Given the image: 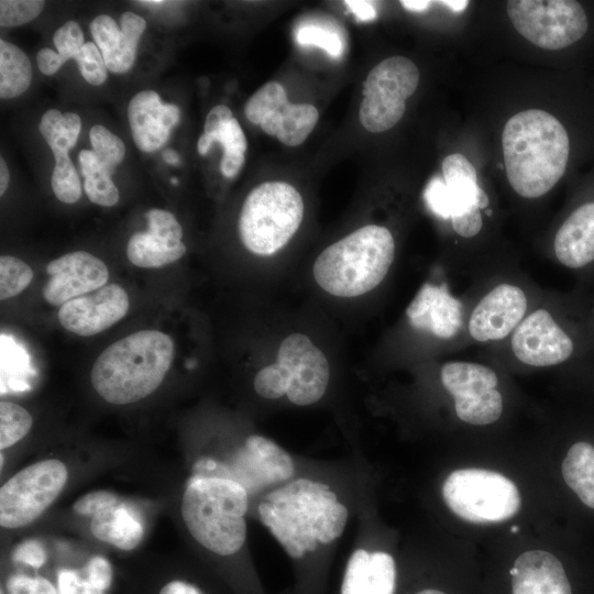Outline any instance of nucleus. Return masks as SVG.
Returning a JSON list of instances; mask_svg holds the SVG:
<instances>
[{"instance_id":"1","label":"nucleus","mask_w":594,"mask_h":594,"mask_svg":"<svg viewBox=\"0 0 594 594\" xmlns=\"http://www.w3.org/2000/svg\"><path fill=\"white\" fill-rule=\"evenodd\" d=\"M257 512L262 524L294 560L333 542L348 521V508L330 486L305 477L268 493Z\"/></svg>"},{"instance_id":"2","label":"nucleus","mask_w":594,"mask_h":594,"mask_svg":"<svg viewBox=\"0 0 594 594\" xmlns=\"http://www.w3.org/2000/svg\"><path fill=\"white\" fill-rule=\"evenodd\" d=\"M506 176L524 198L550 191L563 176L570 140L562 123L551 113L524 110L509 118L502 133Z\"/></svg>"},{"instance_id":"3","label":"nucleus","mask_w":594,"mask_h":594,"mask_svg":"<svg viewBox=\"0 0 594 594\" xmlns=\"http://www.w3.org/2000/svg\"><path fill=\"white\" fill-rule=\"evenodd\" d=\"M173 339L160 330L133 332L107 346L90 372L94 389L106 402L128 405L154 393L169 371Z\"/></svg>"},{"instance_id":"4","label":"nucleus","mask_w":594,"mask_h":594,"mask_svg":"<svg viewBox=\"0 0 594 594\" xmlns=\"http://www.w3.org/2000/svg\"><path fill=\"white\" fill-rule=\"evenodd\" d=\"M395 240L384 226H363L328 245L317 256L312 275L327 294L341 298L365 295L387 276Z\"/></svg>"},{"instance_id":"5","label":"nucleus","mask_w":594,"mask_h":594,"mask_svg":"<svg viewBox=\"0 0 594 594\" xmlns=\"http://www.w3.org/2000/svg\"><path fill=\"white\" fill-rule=\"evenodd\" d=\"M249 493L237 481L219 476H193L184 492L183 520L204 548L232 556L246 539Z\"/></svg>"},{"instance_id":"6","label":"nucleus","mask_w":594,"mask_h":594,"mask_svg":"<svg viewBox=\"0 0 594 594\" xmlns=\"http://www.w3.org/2000/svg\"><path fill=\"white\" fill-rule=\"evenodd\" d=\"M299 191L285 182H265L246 196L239 218V234L248 251L271 256L295 235L304 218Z\"/></svg>"},{"instance_id":"7","label":"nucleus","mask_w":594,"mask_h":594,"mask_svg":"<svg viewBox=\"0 0 594 594\" xmlns=\"http://www.w3.org/2000/svg\"><path fill=\"white\" fill-rule=\"evenodd\" d=\"M449 509L471 524H497L514 517L521 497L516 484L504 474L479 468L452 471L441 488Z\"/></svg>"},{"instance_id":"8","label":"nucleus","mask_w":594,"mask_h":594,"mask_svg":"<svg viewBox=\"0 0 594 594\" xmlns=\"http://www.w3.org/2000/svg\"><path fill=\"white\" fill-rule=\"evenodd\" d=\"M424 197L436 216L451 220L458 235L472 238L482 230L481 210H488L490 198L479 186L476 170L464 155L455 153L443 160L442 177L429 180Z\"/></svg>"},{"instance_id":"9","label":"nucleus","mask_w":594,"mask_h":594,"mask_svg":"<svg viewBox=\"0 0 594 594\" xmlns=\"http://www.w3.org/2000/svg\"><path fill=\"white\" fill-rule=\"evenodd\" d=\"M419 84L416 64L404 56H392L375 65L363 85L359 110L362 127L381 133L395 127L406 110V100Z\"/></svg>"},{"instance_id":"10","label":"nucleus","mask_w":594,"mask_h":594,"mask_svg":"<svg viewBox=\"0 0 594 594\" xmlns=\"http://www.w3.org/2000/svg\"><path fill=\"white\" fill-rule=\"evenodd\" d=\"M507 13L521 36L544 50L570 46L588 29L587 15L574 0H510Z\"/></svg>"},{"instance_id":"11","label":"nucleus","mask_w":594,"mask_h":594,"mask_svg":"<svg viewBox=\"0 0 594 594\" xmlns=\"http://www.w3.org/2000/svg\"><path fill=\"white\" fill-rule=\"evenodd\" d=\"M68 479L56 459L33 463L9 479L0 490V525L13 529L29 525L47 509Z\"/></svg>"},{"instance_id":"12","label":"nucleus","mask_w":594,"mask_h":594,"mask_svg":"<svg viewBox=\"0 0 594 594\" xmlns=\"http://www.w3.org/2000/svg\"><path fill=\"white\" fill-rule=\"evenodd\" d=\"M194 470L193 476L234 480L250 494L289 481L295 473V463L276 442L261 435H252L229 464L204 459L196 463Z\"/></svg>"},{"instance_id":"13","label":"nucleus","mask_w":594,"mask_h":594,"mask_svg":"<svg viewBox=\"0 0 594 594\" xmlns=\"http://www.w3.org/2000/svg\"><path fill=\"white\" fill-rule=\"evenodd\" d=\"M440 380L454 402L457 417L472 426H487L503 413V396L497 373L471 361H448L440 369Z\"/></svg>"},{"instance_id":"14","label":"nucleus","mask_w":594,"mask_h":594,"mask_svg":"<svg viewBox=\"0 0 594 594\" xmlns=\"http://www.w3.org/2000/svg\"><path fill=\"white\" fill-rule=\"evenodd\" d=\"M509 340L516 360L534 367L563 364L579 350L574 331L547 308L529 310Z\"/></svg>"},{"instance_id":"15","label":"nucleus","mask_w":594,"mask_h":594,"mask_svg":"<svg viewBox=\"0 0 594 594\" xmlns=\"http://www.w3.org/2000/svg\"><path fill=\"white\" fill-rule=\"evenodd\" d=\"M276 363L288 381L286 397L297 406L319 402L330 382V363L326 353L305 333L294 332L280 342Z\"/></svg>"},{"instance_id":"16","label":"nucleus","mask_w":594,"mask_h":594,"mask_svg":"<svg viewBox=\"0 0 594 594\" xmlns=\"http://www.w3.org/2000/svg\"><path fill=\"white\" fill-rule=\"evenodd\" d=\"M528 312L526 290L514 283H499L473 307L465 320V330L479 343L502 341L513 334Z\"/></svg>"},{"instance_id":"17","label":"nucleus","mask_w":594,"mask_h":594,"mask_svg":"<svg viewBox=\"0 0 594 594\" xmlns=\"http://www.w3.org/2000/svg\"><path fill=\"white\" fill-rule=\"evenodd\" d=\"M130 299L119 284H107L62 305L57 312L61 326L80 337L100 333L119 322L129 311Z\"/></svg>"},{"instance_id":"18","label":"nucleus","mask_w":594,"mask_h":594,"mask_svg":"<svg viewBox=\"0 0 594 594\" xmlns=\"http://www.w3.org/2000/svg\"><path fill=\"white\" fill-rule=\"evenodd\" d=\"M46 273L50 278L43 288V297L59 307L107 285L109 279L105 262L86 251L66 253L51 261Z\"/></svg>"},{"instance_id":"19","label":"nucleus","mask_w":594,"mask_h":594,"mask_svg":"<svg viewBox=\"0 0 594 594\" xmlns=\"http://www.w3.org/2000/svg\"><path fill=\"white\" fill-rule=\"evenodd\" d=\"M179 117V108L173 103H163L154 90L138 92L128 107L133 141L143 152H153L163 146Z\"/></svg>"},{"instance_id":"20","label":"nucleus","mask_w":594,"mask_h":594,"mask_svg":"<svg viewBox=\"0 0 594 594\" xmlns=\"http://www.w3.org/2000/svg\"><path fill=\"white\" fill-rule=\"evenodd\" d=\"M410 324L441 339L454 337L463 326L461 304L443 286L426 283L409 304Z\"/></svg>"},{"instance_id":"21","label":"nucleus","mask_w":594,"mask_h":594,"mask_svg":"<svg viewBox=\"0 0 594 594\" xmlns=\"http://www.w3.org/2000/svg\"><path fill=\"white\" fill-rule=\"evenodd\" d=\"M512 594H573L562 561L546 550L518 556L510 569Z\"/></svg>"},{"instance_id":"22","label":"nucleus","mask_w":594,"mask_h":594,"mask_svg":"<svg viewBox=\"0 0 594 594\" xmlns=\"http://www.w3.org/2000/svg\"><path fill=\"white\" fill-rule=\"evenodd\" d=\"M397 569L393 556L384 551L356 549L350 556L339 594H395Z\"/></svg>"},{"instance_id":"23","label":"nucleus","mask_w":594,"mask_h":594,"mask_svg":"<svg viewBox=\"0 0 594 594\" xmlns=\"http://www.w3.org/2000/svg\"><path fill=\"white\" fill-rule=\"evenodd\" d=\"M558 262L569 270H584L594 262V201L575 208L553 240Z\"/></svg>"},{"instance_id":"24","label":"nucleus","mask_w":594,"mask_h":594,"mask_svg":"<svg viewBox=\"0 0 594 594\" xmlns=\"http://www.w3.org/2000/svg\"><path fill=\"white\" fill-rule=\"evenodd\" d=\"M318 119L319 112L315 106L292 103L286 91H283L273 100L258 125L263 132L276 136L283 144L298 146L312 132Z\"/></svg>"},{"instance_id":"25","label":"nucleus","mask_w":594,"mask_h":594,"mask_svg":"<svg viewBox=\"0 0 594 594\" xmlns=\"http://www.w3.org/2000/svg\"><path fill=\"white\" fill-rule=\"evenodd\" d=\"M90 531L98 540L121 550L136 548L144 536L140 517L134 509L123 503L94 515Z\"/></svg>"},{"instance_id":"26","label":"nucleus","mask_w":594,"mask_h":594,"mask_svg":"<svg viewBox=\"0 0 594 594\" xmlns=\"http://www.w3.org/2000/svg\"><path fill=\"white\" fill-rule=\"evenodd\" d=\"M90 33L107 68L114 74L128 72L135 59L136 46L108 14L97 15L90 23Z\"/></svg>"},{"instance_id":"27","label":"nucleus","mask_w":594,"mask_h":594,"mask_svg":"<svg viewBox=\"0 0 594 594\" xmlns=\"http://www.w3.org/2000/svg\"><path fill=\"white\" fill-rule=\"evenodd\" d=\"M186 253L182 241H172L148 231L134 233L127 245L128 260L142 268H155L172 264Z\"/></svg>"},{"instance_id":"28","label":"nucleus","mask_w":594,"mask_h":594,"mask_svg":"<svg viewBox=\"0 0 594 594\" xmlns=\"http://www.w3.org/2000/svg\"><path fill=\"white\" fill-rule=\"evenodd\" d=\"M112 581V569L102 557L91 558L81 570L63 569L57 573L58 594H105Z\"/></svg>"},{"instance_id":"29","label":"nucleus","mask_w":594,"mask_h":594,"mask_svg":"<svg viewBox=\"0 0 594 594\" xmlns=\"http://www.w3.org/2000/svg\"><path fill=\"white\" fill-rule=\"evenodd\" d=\"M32 67L28 55L16 45L0 40V97L11 99L30 86Z\"/></svg>"},{"instance_id":"30","label":"nucleus","mask_w":594,"mask_h":594,"mask_svg":"<svg viewBox=\"0 0 594 594\" xmlns=\"http://www.w3.org/2000/svg\"><path fill=\"white\" fill-rule=\"evenodd\" d=\"M78 160L85 177L84 189L89 200L103 207L114 206L119 200V190L111 179V173L94 151H80Z\"/></svg>"},{"instance_id":"31","label":"nucleus","mask_w":594,"mask_h":594,"mask_svg":"<svg viewBox=\"0 0 594 594\" xmlns=\"http://www.w3.org/2000/svg\"><path fill=\"white\" fill-rule=\"evenodd\" d=\"M38 128L53 154L68 153L77 142L81 121L77 113H62L56 109H50L42 116Z\"/></svg>"},{"instance_id":"32","label":"nucleus","mask_w":594,"mask_h":594,"mask_svg":"<svg viewBox=\"0 0 594 594\" xmlns=\"http://www.w3.org/2000/svg\"><path fill=\"white\" fill-rule=\"evenodd\" d=\"M216 142L222 145L223 157H244L248 142L235 118H232L210 134L202 133L197 143L198 153L206 155Z\"/></svg>"},{"instance_id":"33","label":"nucleus","mask_w":594,"mask_h":594,"mask_svg":"<svg viewBox=\"0 0 594 594\" xmlns=\"http://www.w3.org/2000/svg\"><path fill=\"white\" fill-rule=\"evenodd\" d=\"M33 418L22 406L12 402L0 403V448L7 449L31 430Z\"/></svg>"},{"instance_id":"34","label":"nucleus","mask_w":594,"mask_h":594,"mask_svg":"<svg viewBox=\"0 0 594 594\" xmlns=\"http://www.w3.org/2000/svg\"><path fill=\"white\" fill-rule=\"evenodd\" d=\"M55 167L51 178L56 198L65 204H74L81 196V184L68 153H54Z\"/></svg>"},{"instance_id":"35","label":"nucleus","mask_w":594,"mask_h":594,"mask_svg":"<svg viewBox=\"0 0 594 594\" xmlns=\"http://www.w3.org/2000/svg\"><path fill=\"white\" fill-rule=\"evenodd\" d=\"M33 271L22 260L2 255L0 257V299L7 300L18 296L32 282Z\"/></svg>"},{"instance_id":"36","label":"nucleus","mask_w":594,"mask_h":594,"mask_svg":"<svg viewBox=\"0 0 594 594\" xmlns=\"http://www.w3.org/2000/svg\"><path fill=\"white\" fill-rule=\"evenodd\" d=\"M92 151L102 165L112 174L125 154L122 140L103 125L96 124L89 131Z\"/></svg>"},{"instance_id":"37","label":"nucleus","mask_w":594,"mask_h":594,"mask_svg":"<svg viewBox=\"0 0 594 594\" xmlns=\"http://www.w3.org/2000/svg\"><path fill=\"white\" fill-rule=\"evenodd\" d=\"M253 387L258 396L274 400L286 396L288 381L283 369L274 361L256 373Z\"/></svg>"},{"instance_id":"38","label":"nucleus","mask_w":594,"mask_h":594,"mask_svg":"<svg viewBox=\"0 0 594 594\" xmlns=\"http://www.w3.org/2000/svg\"><path fill=\"white\" fill-rule=\"evenodd\" d=\"M296 42L301 46H316L323 50L333 58L343 53V43L340 36L327 29L317 25H304L296 32Z\"/></svg>"},{"instance_id":"39","label":"nucleus","mask_w":594,"mask_h":594,"mask_svg":"<svg viewBox=\"0 0 594 594\" xmlns=\"http://www.w3.org/2000/svg\"><path fill=\"white\" fill-rule=\"evenodd\" d=\"M44 4L40 0H1L0 25L8 28L25 24L41 13Z\"/></svg>"},{"instance_id":"40","label":"nucleus","mask_w":594,"mask_h":594,"mask_svg":"<svg viewBox=\"0 0 594 594\" xmlns=\"http://www.w3.org/2000/svg\"><path fill=\"white\" fill-rule=\"evenodd\" d=\"M81 76L94 86H99L107 79V65L98 48L92 42H86L76 58Z\"/></svg>"},{"instance_id":"41","label":"nucleus","mask_w":594,"mask_h":594,"mask_svg":"<svg viewBox=\"0 0 594 594\" xmlns=\"http://www.w3.org/2000/svg\"><path fill=\"white\" fill-rule=\"evenodd\" d=\"M54 45L57 53L64 59H76L84 47L85 38L79 24L75 21H67L54 33Z\"/></svg>"},{"instance_id":"42","label":"nucleus","mask_w":594,"mask_h":594,"mask_svg":"<svg viewBox=\"0 0 594 594\" xmlns=\"http://www.w3.org/2000/svg\"><path fill=\"white\" fill-rule=\"evenodd\" d=\"M148 232L161 238L182 241L183 229L175 216L166 210L153 208L145 213Z\"/></svg>"},{"instance_id":"43","label":"nucleus","mask_w":594,"mask_h":594,"mask_svg":"<svg viewBox=\"0 0 594 594\" xmlns=\"http://www.w3.org/2000/svg\"><path fill=\"white\" fill-rule=\"evenodd\" d=\"M9 594H58L57 587L43 576L13 574L7 581Z\"/></svg>"},{"instance_id":"44","label":"nucleus","mask_w":594,"mask_h":594,"mask_svg":"<svg viewBox=\"0 0 594 594\" xmlns=\"http://www.w3.org/2000/svg\"><path fill=\"white\" fill-rule=\"evenodd\" d=\"M119 503V498L113 493L108 491H96L78 498L73 508L78 515L92 517Z\"/></svg>"},{"instance_id":"45","label":"nucleus","mask_w":594,"mask_h":594,"mask_svg":"<svg viewBox=\"0 0 594 594\" xmlns=\"http://www.w3.org/2000/svg\"><path fill=\"white\" fill-rule=\"evenodd\" d=\"M12 560L38 569L46 561V551L40 541L29 539L15 547Z\"/></svg>"},{"instance_id":"46","label":"nucleus","mask_w":594,"mask_h":594,"mask_svg":"<svg viewBox=\"0 0 594 594\" xmlns=\"http://www.w3.org/2000/svg\"><path fill=\"white\" fill-rule=\"evenodd\" d=\"M121 31L138 47L139 41L146 28L145 20L133 13L124 12L120 18Z\"/></svg>"},{"instance_id":"47","label":"nucleus","mask_w":594,"mask_h":594,"mask_svg":"<svg viewBox=\"0 0 594 594\" xmlns=\"http://www.w3.org/2000/svg\"><path fill=\"white\" fill-rule=\"evenodd\" d=\"M36 63L38 69L47 76H52L62 67L65 63L58 53L51 48H42L37 52Z\"/></svg>"},{"instance_id":"48","label":"nucleus","mask_w":594,"mask_h":594,"mask_svg":"<svg viewBox=\"0 0 594 594\" xmlns=\"http://www.w3.org/2000/svg\"><path fill=\"white\" fill-rule=\"evenodd\" d=\"M233 117L232 111L224 105L215 106L207 114L205 121V132L210 134L221 125L230 121Z\"/></svg>"},{"instance_id":"49","label":"nucleus","mask_w":594,"mask_h":594,"mask_svg":"<svg viewBox=\"0 0 594 594\" xmlns=\"http://www.w3.org/2000/svg\"><path fill=\"white\" fill-rule=\"evenodd\" d=\"M344 3L359 21L370 22L377 18L376 8L371 1L348 0Z\"/></svg>"},{"instance_id":"50","label":"nucleus","mask_w":594,"mask_h":594,"mask_svg":"<svg viewBox=\"0 0 594 594\" xmlns=\"http://www.w3.org/2000/svg\"><path fill=\"white\" fill-rule=\"evenodd\" d=\"M431 3H432L431 1H427V0L400 1V4L403 6V8H405L408 11H414V12H424L431 6Z\"/></svg>"},{"instance_id":"51","label":"nucleus","mask_w":594,"mask_h":594,"mask_svg":"<svg viewBox=\"0 0 594 594\" xmlns=\"http://www.w3.org/2000/svg\"><path fill=\"white\" fill-rule=\"evenodd\" d=\"M10 175L4 160L0 158V195L2 196L9 185Z\"/></svg>"},{"instance_id":"52","label":"nucleus","mask_w":594,"mask_h":594,"mask_svg":"<svg viewBox=\"0 0 594 594\" xmlns=\"http://www.w3.org/2000/svg\"><path fill=\"white\" fill-rule=\"evenodd\" d=\"M439 3L447 7L452 12H455V13L463 12L469 6V1L466 0H444V1H439Z\"/></svg>"},{"instance_id":"53","label":"nucleus","mask_w":594,"mask_h":594,"mask_svg":"<svg viewBox=\"0 0 594 594\" xmlns=\"http://www.w3.org/2000/svg\"><path fill=\"white\" fill-rule=\"evenodd\" d=\"M163 158L169 165L178 166L180 163L178 153L172 148L164 150Z\"/></svg>"},{"instance_id":"54","label":"nucleus","mask_w":594,"mask_h":594,"mask_svg":"<svg viewBox=\"0 0 594 594\" xmlns=\"http://www.w3.org/2000/svg\"><path fill=\"white\" fill-rule=\"evenodd\" d=\"M414 594H446V593L437 588L427 587V588L419 590L415 592Z\"/></svg>"},{"instance_id":"55","label":"nucleus","mask_w":594,"mask_h":594,"mask_svg":"<svg viewBox=\"0 0 594 594\" xmlns=\"http://www.w3.org/2000/svg\"><path fill=\"white\" fill-rule=\"evenodd\" d=\"M141 3H144L145 6H151V7H160V6H163L165 3V1H162V0H155V1H141Z\"/></svg>"},{"instance_id":"56","label":"nucleus","mask_w":594,"mask_h":594,"mask_svg":"<svg viewBox=\"0 0 594 594\" xmlns=\"http://www.w3.org/2000/svg\"><path fill=\"white\" fill-rule=\"evenodd\" d=\"M172 183H173V184H177V179H176V178H173V179H172Z\"/></svg>"},{"instance_id":"57","label":"nucleus","mask_w":594,"mask_h":594,"mask_svg":"<svg viewBox=\"0 0 594 594\" xmlns=\"http://www.w3.org/2000/svg\"><path fill=\"white\" fill-rule=\"evenodd\" d=\"M0 594H3V590L0 591Z\"/></svg>"}]
</instances>
